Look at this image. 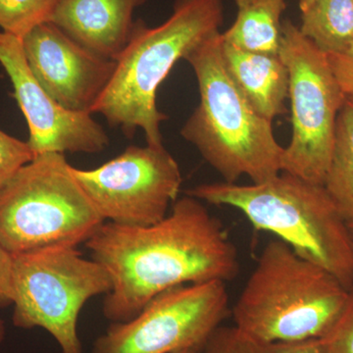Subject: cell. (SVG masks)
<instances>
[{
  "instance_id": "obj_11",
  "label": "cell",
  "mask_w": 353,
  "mask_h": 353,
  "mask_svg": "<svg viewBox=\"0 0 353 353\" xmlns=\"http://www.w3.org/2000/svg\"><path fill=\"white\" fill-rule=\"evenodd\" d=\"M0 64L13 87V97L29 127L34 155L43 153H99L109 137L88 112H75L60 105L41 88L28 66L22 39L0 31Z\"/></svg>"
},
{
  "instance_id": "obj_8",
  "label": "cell",
  "mask_w": 353,
  "mask_h": 353,
  "mask_svg": "<svg viewBox=\"0 0 353 353\" xmlns=\"http://www.w3.org/2000/svg\"><path fill=\"white\" fill-rule=\"evenodd\" d=\"M280 57L289 71L292 134L282 172L324 185L333 154L336 118L347 97L328 57L292 21L282 22Z\"/></svg>"
},
{
  "instance_id": "obj_23",
  "label": "cell",
  "mask_w": 353,
  "mask_h": 353,
  "mask_svg": "<svg viewBox=\"0 0 353 353\" xmlns=\"http://www.w3.org/2000/svg\"><path fill=\"white\" fill-rule=\"evenodd\" d=\"M12 255L0 245V306L12 304Z\"/></svg>"
},
{
  "instance_id": "obj_18",
  "label": "cell",
  "mask_w": 353,
  "mask_h": 353,
  "mask_svg": "<svg viewBox=\"0 0 353 353\" xmlns=\"http://www.w3.org/2000/svg\"><path fill=\"white\" fill-rule=\"evenodd\" d=\"M205 353H326L321 339L303 341H267L236 327H219L204 347Z\"/></svg>"
},
{
  "instance_id": "obj_9",
  "label": "cell",
  "mask_w": 353,
  "mask_h": 353,
  "mask_svg": "<svg viewBox=\"0 0 353 353\" xmlns=\"http://www.w3.org/2000/svg\"><path fill=\"white\" fill-rule=\"evenodd\" d=\"M229 313L226 283L179 285L153 297L138 315L111 323L92 353H175L199 350Z\"/></svg>"
},
{
  "instance_id": "obj_3",
  "label": "cell",
  "mask_w": 353,
  "mask_h": 353,
  "mask_svg": "<svg viewBox=\"0 0 353 353\" xmlns=\"http://www.w3.org/2000/svg\"><path fill=\"white\" fill-rule=\"evenodd\" d=\"M188 196L236 208L255 229L270 232L303 259L353 288V239L347 221L324 185L281 172L266 182L203 183Z\"/></svg>"
},
{
  "instance_id": "obj_14",
  "label": "cell",
  "mask_w": 353,
  "mask_h": 353,
  "mask_svg": "<svg viewBox=\"0 0 353 353\" xmlns=\"http://www.w3.org/2000/svg\"><path fill=\"white\" fill-rule=\"evenodd\" d=\"M222 52L230 76L260 115L273 121L288 112L289 71L280 55L250 52L224 41Z\"/></svg>"
},
{
  "instance_id": "obj_28",
  "label": "cell",
  "mask_w": 353,
  "mask_h": 353,
  "mask_svg": "<svg viewBox=\"0 0 353 353\" xmlns=\"http://www.w3.org/2000/svg\"><path fill=\"white\" fill-rule=\"evenodd\" d=\"M348 226H350V233H352L353 239V222L348 223Z\"/></svg>"
},
{
  "instance_id": "obj_16",
  "label": "cell",
  "mask_w": 353,
  "mask_h": 353,
  "mask_svg": "<svg viewBox=\"0 0 353 353\" xmlns=\"http://www.w3.org/2000/svg\"><path fill=\"white\" fill-rule=\"evenodd\" d=\"M299 31L327 55L353 41V0H317L303 12Z\"/></svg>"
},
{
  "instance_id": "obj_24",
  "label": "cell",
  "mask_w": 353,
  "mask_h": 353,
  "mask_svg": "<svg viewBox=\"0 0 353 353\" xmlns=\"http://www.w3.org/2000/svg\"><path fill=\"white\" fill-rule=\"evenodd\" d=\"M316 1L317 0H299V8H301V12H304V11L310 8Z\"/></svg>"
},
{
  "instance_id": "obj_6",
  "label": "cell",
  "mask_w": 353,
  "mask_h": 353,
  "mask_svg": "<svg viewBox=\"0 0 353 353\" xmlns=\"http://www.w3.org/2000/svg\"><path fill=\"white\" fill-rule=\"evenodd\" d=\"M63 153L37 155L0 187V245L9 254L77 248L105 221Z\"/></svg>"
},
{
  "instance_id": "obj_4",
  "label": "cell",
  "mask_w": 353,
  "mask_h": 353,
  "mask_svg": "<svg viewBox=\"0 0 353 353\" xmlns=\"http://www.w3.org/2000/svg\"><path fill=\"white\" fill-rule=\"evenodd\" d=\"M222 32H217L185 57L199 83L201 101L181 134L224 179L241 176L266 182L282 172V148L272 121L252 108L225 65Z\"/></svg>"
},
{
  "instance_id": "obj_7",
  "label": "cell",
  "mask_w": 353,
  "mask_h": 353,
  "mask_svg": "<svg viewBox=\"0 0 353 353\" xmlns=\"http://www.w3.org/2000/svg\"><path fill=\"white\" fill-rule=\"evenodd\" d=\"M12 259L14 326L46 330L61 353H83L79 316L90 299L112 289L105 267L77 248H44Z\"/></svg>"
},
{
  "instance_id": "obj_5",
  "label": "cell",
  "mask_w": 353,
  "mask_h": 353,
  "mask_svg": "<svg viewBox=\"0 0 353 353\" xmlns=\"http://www.w3.org/2000/svg\"><path fill=\"white\" fill-rule=\"evenodd\" d=\"M350 290L285 241H271L232 309L234 327L267 341L323 339L343 312Z\"/></svg>"
},
{
  "instance_id": "obj_19",
  "label": "cell",
  "mask_w": 353,
  "mask_h": 353,
  "mask_svg": "<svg viewBox=\"0 0 353 353\" xmlns=\"http://www.w3.org/2000/svg\"><path fill=\"white\" fill-rule=\"evenodd\" d=\"M60 0H0V30L23 39L50 23Z\"/></svg>"
},
{
  "instance_id": "obj_13",
  "label": "cell",
  "mask_w": 353,
  "mask_h": 353,
  "mask_svg": "<svg viewBox=\"0 0 353 353\" xmlns=\"http://www.w3.org/2000/svg\"><path fill=\"white\" fill-rule=\"evenodd\" d=\"M148 0H60L51 22L85 50L115 60L134 32V13Z\"/></svg>"
},
{
  "instance_id": "obj_1",
  "label": "cell",
  "mask_w": 353,
  "mask_h": 353,
  "mask_svg": "<svg viewBox=\"0 0 353 353\" xmlns=\"http://www.w3.org/2000/svg\"><path fill=\"white\" fill-rule=\"evenodd\" d=\"M85 245L112 281L103 303L111 323L129 321L165 290L233 280L240 266L238 250L221 221L188 194L150 226L104 222Z\"/></svg>"
},
{
  "instance_id": "obj_10",
  "label": "cell",
  "mask_w": 353,
  "mask_h": 353,
  "mask_svg": "<svg viewBox=\"0 0 353 353\" xmlns=\"http://www.w3.org/2000/svg\"><path fill=\"white\" fill-rule=\"evenodd\" d=\"M72 172L104 221L124 226L163 219L183 183L178 162L163 145H131L97 168Z\"/></svg>"
},
{
  "instance_id": "obj_12",
  "label": "cell",
  "mask_w": 353,
  "mask_h": 353,
  "mask_svg": "<svg viewBox=\"0 0 353 353\" xmlns=\"http://www.w3.org/2000/svg\"><path fill=\"white\" fill-rule=\"evenodd\" d=\"M22 43L41 88L64 108L92 113L112 78L115 60L85 50L52 23L32 30Z\"/></svg>"
},
{
  "instance_id": "obj_25",
  "label": "cell",
  "mask_w": 353,
  "mask_h": 353,
  "mask_svg": "<svg viewBox=\"0 0 353 353\" xmlns=\"http://www.w3.org/2000/svg\"><path fill=\"white\" fill-rule=\"evenodd\" d=\"M6 323H4L3 320L0 319V347H1L2 343L4 341V339H6Z\"/></svg>"
},
{
  "instance_id": "obj_22",
  "label": "cell",
  "mask_w": 353,
  "mask_h": 353,
  "mask_svg": "<svg viewBox=\"0 0 353 353\" xmlns=\"http://www.w3.org/2000/svg\"><path fill=\"white\" fill-rule=\"evenodd\" d=\"M327 57L343 94L353 99V41L345 50Z\"/></svg>"
},
{
  "instance_id": "obj_27",
  "label": "cell",
  "mask_w": 353,
  "mask_h": 353,
  "mask_svg": "<svg viewBox=\"0 0 353 353\" xmlns=\"http://www.w3.org/2000/svg\"><path fill=\"white\" fill-rule=\"evenodd\" d=\"M201 350H181V352H175V353H199Z\"/></svg>"
},
{
  "instance_id": "obj_20",
  "label": "cell",
  "mask_w": 353,
  "mask_h": 353,
  "mask_svg": "<svg viewBox=\"0 0 353 353\" xmlns=\"http://www.w3.org/2000/svg\"><path fill=\"white\" fill-rule=\"evenodd\" d=\"M34 157L36 155L27 141H20L0 130V187Z\"/></svg>"
},
{
  "instance_id": "obj_21",
  "label": "cell",
  "mask_w": 353,
  "mask_h": 353,
  "mask_svg": "<svg viewBox=\"0 0 353 353\" xmlns=\"http://www.w3.org/2000/svg\"><path fill=\"white\" fill-rule=\"evenodd\" d=\"M321 340L326 353H353V288L336 324Z\"/></svg>"
},
{
  "instance_id": "obj_15",
  "label": "cell",
  "mask_w": 353,
  "mask_h": 353,
  "mask_svg": "<svg viewBox=\"0 0 353 353\" xmlns=\"http://www.w3.org/2000/svg\"><path fill=\"white\" fill-rule=\"evenodd\" d=\"M285 8V0H253L239 9L234 24L223 32V41L250 52L278 55Z\"/></svg>"
},
{
  "instance_id": "obj_26",
  "label": "cell",
  "mask_w": 353,
  "mask_h": 353,
  "mask_svg": "<svg viewBox=\"0 0 353 353\" xmlns=\"http://www.w3.org/2000/svg\"><path fill=\"white\" fill-rule=\"evenodd\" d=\"M252 1L253 0H234V2H236V6L239 7V9L248 6V4L252 3Z\"/></svg>"
},
{
  "instance_id": "obj_17",
  "label": "cell",
  "mask_w": 353,
  "mask_h": 353,
  "mask_svg": "<svg viewBox=\"0 0 353 353\" xmlns=\"http://www.w3.org/2000/svg\"><path fill=\"white\" fill-rule=\"evenodd\" d=\"M325 189L347 223L353 222V99H347L336 118L333 154Z\"/></svg>"
},
{
  "instance_id": "obj_2",
  "label": "cell",
  "mask_w": 353,
  "mask_h": 353,
  "mask_svg": "<svg viewBox=\"0 0 353 353\" xmlns=\"http://www.w3.org/2000/svg\"><path fill=\"white\" fill-rule=\"evenodd\" d=\"M223 21L222 0H176L170 17L157 27L137 20L92 113L101 114L128 138L141 129L146 145H163L160 124L168 116L158 110V88L179 60L220 32Z\"/></svg>"
}]
</instances>
